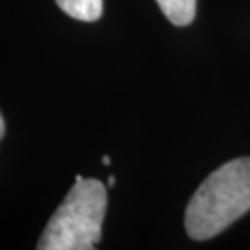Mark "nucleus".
Instances as JSON below:
<instances>
[{
	"label": "nucleus",
	"instance_id": "f03ea898",
	"mask_svg": "<svg viewBox=\"0 0 250 250\" xmlns=\"http://www.w3.org/2000/svg\"><path fill=\"white\" fill-rule=\"evenodd\" d=\"M107 193L96 179L75 177L61 207L49 219L38 242L39 250H91L101 239Z\"/></svg>",
	"mask_w": 250,
	"mask_h": 250
},
{
	"label": "nucleus",
	"instance_id": "39448f33",
	"mask_svg": "<svg viewBox=\"0 0 250 250\" xmlns=\"http://www.w3.org/2000/svg\"><path fill=\"white\" fill-rule=\"evenodd\" d=\"M3 133H5V121H3L2 114H0V140L3 138Z\"/></svg>",
	"mask_w": 250,
	"mask_h": 250
},
{
	"label": "nucleus",
	"instance_id": "423d86ee",
	"mask_svg": "<svg viewBox=\"0 0 250 250\" xmlns=\"http://www.w3.org/2000/svg\"><path fill=\"white\" fill-rule=\"evenodd\" d=\"M114 184H116V179H114V176H109V179H107V186H109V187H112Z\"/></svg>",
	"mask_w": 250,
	"mask_h": 250
},
{
	"label": "nucleus",
	"instance_id": "7ed1b4c3",
	"mask_svg": "<svg viewBox=\"0 0 250 250\" xmlns=\"http://www.w3.org/2000/svg\"><path fill=\"white\" fill-rule=\"evenodd\" d=\"M166 18L176 26H187L193 21L197 0H156Z\"/></svg>",
	"mask_w": 250,
	"mask_h": 250
},
{
	"label": "nucleus",
	"instance_id": "20e7f679",
	"mask_svg": "<svg viewBox=\"0 0 250 250\" xmlns=\"http://www.w3.org/2000/svg\"><path fill=\"white\" fill-rule=\"evenodd\" d=\"M68 17L80 21H96L103 15V0H56Z\"/></svg>",
	"mask_w": 250,
	"mask_h": 250
},
{
	"label": "nucleus",
	"instance_id": "f257e3e1",
	"mask_svg": "<svg viewBox=\"0 0 250 250\" xmlns=\"http://www.w3.org/2000/svg\"><path fill=\"white\" fill-rule=\"evenodd\" d=\"M250 209V158L232 159L205 179L186 211V229L195 241H207Z\"/></svg>",
	"mask_w": 250,
	"mask_h": 250
},
{
	"label": "nucleus",
	"instance_id": "0eeeda50",
	"mask_svg": "<svg viewBox=\"0 0 250 250\" xmlns=\"http://www.w3.org/2000/svg\"><path fill=\"white\" fill-rule=\"evenodd\" d=\"M103 163H104V164H109V163H111V159H109L107 156H104V158H103Z\"/></svg>",
	"mask_w": 250,
	"mask_h": 250
}]
</instances>
